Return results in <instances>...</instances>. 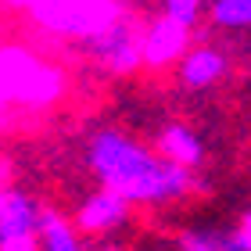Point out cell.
<instances>
[{
  "mask_svg": "<svg viewBox=\"0 0 251 251\" xmlns=\"http://www.w3.org/2000/svg\"><path fill=\"white\" fill-rule=\"evenodd\" d=\"M154 151L165 158V162H173V165H183V169H194L198 173V165L204 162V144H201V136L190 129V126L183 122H169L158 129L154 136Z\"/></svg>",
  "mask_w": 251,
  "mask_h": 251,
  "instance_id": "cell-9",
  "label": "cell"
},
{
  "mask_svg": "<svg viewBox=\"0 0 251 251\" xmlns=\"http://www.w3.org/2000/svg\"><path fill=\"white\" fill-rule=\"evenodd\" d=\"M190 25L169 18V15H158L144 25L140 32V58L144 68H169V65H179V58L190 50Z\"/></svg>",
  "mask_w": 251,
  "mask_h": 251,
  "instance_id": "cell-6",
  "label": "cell"
},
{
  "mask_svg": "<svg viewBox=\"0 0 251 251\" xmlns=\"http://www.w3.org/2000/svg\"><path fill=\"white\" fill-rule=\"evenodd\" d=\"M126 15L122 0H40L29 7V18L50 36L90 40Z\"/></svg>",
  "mask_w": 251,
  "mask_h": 251,
  "instance_id": "cell-3",
  "label": "cell"
},
{
  "mask_svg": "<svg viewBox=\"0 0 251 251\" xmlns=\"http://www.w3.org/2000/svg\"><path fill=\"white\" fill-rule=\"evenodd\" d=\"M43 204L18 187L0 190V251H40Z\"/></svg>",
  "mask_w": 251,
  "mask_h": 251,
  "instance_id": "cell-5",
  "label": "cell"
},
{
  "mask_svg": "<svg viewBox=\"0 0 251 251\" xmlns=\"http://www.w3.org/2000/svg\"><path fill=\"white\" fill-rule=\"evenodd\" d=\"M86 165L104 190L136 204H169L198 190L194 169L165 162L154 147H144L122 129H97L86 144Z\"/></svg>",
  "mask_w": 251,
  "mask_h": 251,
  "instance_id": "cell-1",
  "label": "cell"
},
{
  "mask_svg": "<svg viewBox=\"0 0 251 251\" xmlns=\"http://www.w3.org/2000/svg\"><path fill=\"white\" fill-rule=\"evenodd\" d=\"M40 251H86L83 233L58 208H43L40 215Z\"/></svg>",
  "mask_w": 251,
  "mask_h": 251,
  "instance_id": "cell-10",
  "label": "cell"
},
{
  "mask_svg": "<svg viewBox=\"0 0 251 251\" xmlns=\"http://www.w3.org/2000/svg\"><path fill=\"white\" fill-rule=\"evenodd\" d=\"M65 94V72L18 43H0V111L50 108Z\"/></svg>",
  "mask_w": 251,
  "mask_h": 251,
  "instance_id": "cell-2",
  "label": "cell"
},
{
  "mask_svg": "<svg viewBox=\"0 0 251 251\" xmlns=\"http://www.w3.org/2000/svg\"><path fill=\"white\" fill-rule=\"evenodd\" d=\"M176 251H233L230 230H212V226H194L176 237Z\"/></svg>",
  "mask_w": 251,
  "mask_h": 251,
  "instance_id": "cell-11",
  "label": "cell"
},
{
  "mask_svg": "<svg viewBox=\"0 0 251 251\" xmlns=\"http://www.w3.org/2000/svg\"><path fill=\"white\" fill-rule=\"evenodd\" d=\"M215 29H251V0H208Z\"/></svg>",
  "mask_w": 251,
  "mask_h": 251,
  "instance_id": "cell-12",
  "label": "cell"
},
{
  "mask_svg": "<svg viewBox=\"0 0 251 251\" xmlns=\"http://www.w3.org/2000/svg\"><path fill=\"white\" fill-rule=\"evenodd\" d=\"M129 215H133L129 201L119 198L115 190L97 187L94 194H86V198L79 201V208L72 215V226L86 237H108V233L122 230V226L129 223Z\"/></svg>",
  "mask_w": 251,
  "mask_h": 251,
  "instance_id": "cell-7",
  "label": "cell"
},
{
  "mask_svg": "<svg viewBox=\"0 0 251 251\" xmlns=\"http://www.w3.org/2000/svg\"><path fill=\"white\" fill-rule=\"evenodd\" d=\"M140 32H144V25L129 15V11H126V15H119L108 29H100L97 36L83 40V47H86V54L104 68V72H111V75H129V72H136V68H144Z\"/></svg>",
  "mask_w": 251,
  "mask_h": 251,
  "instance_id": "cell-4",
  "label": "cell"
},
{
  "mask_svg": "<svg viewBox=\"0 0 251 251\" xmlns=\"http://www.w3.org/2000/svg\"><path fill=\"white\" fill-rule=\"evenodd\" d=\"M176 68H179V83H183L187 90H208V86H215L226 75L230 61H226V54L219 47L201 43V47H190L183 58H179Z\"/></svg>",
  "mask_w": 251,
  "mask_h": 251,
  "instance_id": "cell-8",
  "label": "cell"
},
{
  "mask_svg": "<svg viewBox=\"0 0 251 251\" xmlns=\"http://www.w3.org/2000/svg\"><path fill=\"white\" fill-rule=\"evenodd\" d=\"M208 7V0H162V15L183 22V25L194 29V22L201 18V11Z\"/></svg>",
  "mask_w": 251,
  "mask_h": 251,
  "instance_id": "cell-13",
  "label": "cell"
}]
</instances>
